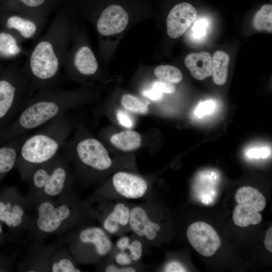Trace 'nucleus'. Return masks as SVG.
Returning a JSON list of instances; mask_svg holds the SVG:
<instances>
[{
    "instance_id": "25",
    "label": "nucleus",
    "mask_w": 272,
    "mask_h": 272,
    "mask_svg": "<svg viewBox=\"0 0 272 272\" xmlns=\"http://www.w3.org/2000/svg\"><path fill=\"white\" fill-rule=\"evenodd\" d=\"M229 61V56L226 52L217 50L214 53L212 75L216 85H223L226 82Z\"/></svg>"
},
{
    "instance_id": "5",
    "label": "nucleus",
    "mask_w": 272,
    "mask_h": 272,
    "mask_svg": "<svg viewBox=\"0 0 272 272\" xmlns=\"http://www.w3.org/2000/svg\"><path fill=\"white\" fill-rule=\"evenodd\" d=\"M69 161L61 149L54 157L33 171L26 181L28 193L24 196L28 208L44 200L54 199L72 189L74 179Z\"/></svg>"
},
{
    "instance_id": "4",
    "label": "nucleus",
    "mask_w": 272,
    "mask_h": 272,
    "mask_svg": "<svg viewBox=\"0 0 272 272\" xmlns=\"http://www.w3.org/2000/svg\"><path fill=\"white\" fill-rule=\"evenodd\" d=\"M72 91L55 89L40 90L26 100L11 130V136L18 137L44 125L64 114L75 104Z\"/></svg>"
},
{
    "instance_id": "35",
    "label": "nucleus",
    "mask_w": 272,
    "mask_h": 272,
    "mask_svg": "<svg viewBox=\"0 0 272 272\" xmlns=\"http://www.w3.org/2000/svg\"><path fill=\"white\" fill-rule=\"evenodd\" d=\"M116 118L119 123L123 126L130 128L134 125L133 120L130 115L125 111L118 109L116 111Z\"/></svg>"
},
{
    "instance_id": "32",
    "label": "nucleus",
    "mask_w": 272,
    "mask_h": 272,
    "mask_svg": "<svg viewBox=\"0 0 272 272\" xmlns=\"http://www.w3.org/2000/svg\"><path fill=\"white\" fill-rule=\"evenodd\" d=\"M151 87L166 94H172L176 90L172 83L160 80L154 81Z\"/></svg>"
},
{
    "instance_id": "17",
    "label": "nucleus",
    "mask_w": 272,
    "mask_h": 272,
    "mask_svg": "<svg viewBox=\"0 0 272 272\" xmlns=\"http://www.w3.org/2000/svg\"><path fill=\"white\" fill-rule=\"evenodd\" d=\"M197 16L194 7L187 3L175 6L170 11L167 18V31L169 37L177 38L191 26Z\"/></svg>"
},
{
    "instance_id": "19",
    "label": "nucleus",
    "mask_w": 272,
    "mask_h": 272,
    "mask_svg": "<svg viewBox=\"0 0 272 272\" xmlns=\"http://www.w3.org/2000/svg\"><path fill=\"white\" fill-rule=\"evenodd\" d=\"M65 0H6L10 11L47 18L63 6Z\"/></svg>"
},
{
    "instance_id": "20",
    "label": "nucleus",
    "mask_w": 272,
    "mask_h": 272,
    "mask_svg": "<svg viewBox=\"0 0 272 272\" xmlns=\"http://www.w3.org/2000/svg\"><path fill=\"white\" fill-rule=\"evenodd\" d=\"M184 64L196 80H203L212 75V58L208 52L189 53L184 59Z\"/></svg>"
},
{
    "instance_id": "16",
    "label": "nucleus",
    "mask_w": 272,
    "mask_h": 272,
    "mask_svg": "<svg viewBox=\"0 0 272 272\" xmlns=\"http://www.w3.org/2000/svg\"><path fill=\"white\" fill-rule=\"evenodd\" d=\"M5 18L6 27L15 32L22 42L36 38L41 33L47 18L11 11Z\"/></svg>"
},
{
    "instance_id": "33",
    "label": "nucleus",
    "mask_w": 272,
    "mask_h": 272,
    "mask_svg": "<svg viewBox=\"0 0 272 272\" xmlns=\"http://www.w3.org/2000/svg\"><path fill=\"white\" fill-rule=\"evenodd\" d=\"M161 271L165 272H184L187 270L182 263L173 259L168 261L163 266Z\"/></svg>"
},
{
    "instance_id": "15",
    "label": "nucleus",
    "mask_w": 272,
    "mask_h": 272,
    "mask_svg": "<svg viewBox=\"0 0 272 272\" xmlns=\"http://www.w3.org/2000/svg\"><path fill=\"white\" fill-rule=\"evenodd\" d=\"M62 68L67 75L73 71L89 76L95 74L98 64L96 57L88 45H79L74 49L67 48L62 62Z\"/></svg>"
},
{
    "instance_id": "7",
    "label": "nucleus",
    "mask_w": 272,
    "mask_h": 272,
    "mask_svg": "<svg viewBox=\"0 0 272 272\" xmlns=\"http://www.w3.org/2000/svg\"><path fill=\"white\" fill-rule=\"evenodd\" d=\"M151 196L149 182L138 174L126 172H115L108 183L97 188L85 199L89 203L107 200H146Z\"/></svg>"
},
{
    "instance_id": "37",
    "label": "nucleus",
    "mask_w": 272,
    "mask_h": 272,
    "mask_svg": "<svg viewBox=\"0 0 272 272\" xmlns=\"http://www.w3.org/2000/svg\"><path fill=\"white\" fill-rule=\"evenodd\" d=\"M142 94L144 96L153 101L160 100L163 97L162 93L152 87L144 90Z\"/></svg>"
},
{
    "instance_id": "28",
    "label": "nucleus",
    "mask_w": 272,
    "mask_h": 272,
    "mask_svg": "<svg viewBox=\"0 0 272 272\" xmlns=\"http://www.w3.org/2000/svg\"><path fill=\"white\" fill-rule=\"evenodd\" d=\"M96 267L97 271L103 272H138L145 271L146 269V266L142 262L128 266H122L115 263L108 258Z\"/></svg>"
},
{
    "instance_id": "23",
    "label": "nucleus",
    "mask_w": 272,
    "mask_h": 272,
    "mask_svg": "<svg viewBox=\"0 0 272 272\" xmlns=\"http://www.w3.org/2000/svg\"><path fill=\"white\" fill-rule=\"evenodd\" d=\"M111 143L116 148L124 152L137 150L141 145V137L137 131L126 130L113 134Z\"/></svg>"
},
{
    "instance_id": "3",
    "label": "nucleus",
    "mask_w": 272,
    "mask_h": 272,
    "mask_svg": "<svg viewBox=\"0 0 272 272\" xmlns=\"http://www.w3.org/2000/svg\"><path fill=\"white\" fill-rule=\"evenodd\" d=\"M69 130V124L62 114L25 139L15 164L22 181L26 182L36 168L54 157L61 150Z\"/></svg>"
},
{
    "instance_id": "29",
    "label": "nucleus",
    "mask_w": 272,
    "mask_h": 272,
    "mask_svg": "<svg viewBox=\"0 0 272 272\" xmlns=\"http://www.w3.org/2000/svg\"><path fill=\"white\" fill-rule=\"evenodd\" d=\"M155 76L160 80L171 83L180 82L183 78L181 71L177 67L170 65H161L154 70Z\"/></svg>"
},
{
    "instance_id": "11",
    "label": "nucleus",
    "mask_w": 272,
    "mask_h": 272,
    "mask_svg": "<svg viewBox=\"0 0 272 272\" xmlns=\"http://www.w3.org/2000/svg\"><path fill=\"white\" fill-rule=\"evenodd\" d=\"M1 197L0 221L19 234L29 231L33 216L28 215V207L19 190L15 188L9 189Z\"/></svg>"
},
{
    "instance_id": "26",
    "label": "nucleus",
    "mask_w": 272,
    "mask_h": 272,
    "mask_svg": "<svg viewBox=\"0 0 272 272\" xmlns=\"http://www.w3.org/2000/svg\"><path fill=\"white\" fill-rule=\"evenodd\" d=\"M20 38L15 34L0 32V56L12 58L19 56L23 51Z\"/></svg>"
},
{
    "instance_id": "21",
    "label": "nucleus",
    "mask_w": 272,
    "mask_h": 272,
    "mask_svg": "<svg viewBox=\"0 0 272 272\" xmlns=\"http://www.w3.org/2000/svg\"><path fill=\"white\" fill-rule=\"evenodd\" d=\"M114 248L126 251L134 263L141 262L145 252L148 249L143 241L132 233L119 236L114 243Z\"/></svg>"
},
{
    "instance_id": "10",
    "label": "nucleus",
    "mask_w": 272,
    "mask_h": 272,
    "mask_svg": "<svg viewBox=\"0 0 272 272\" xmlns=\"http://www.w3.org/2000/svg\"><path fill=\"white\" fill-rule=\"evenodd\" d=\"M96 219L111 236L131 233L130 214L132 202L125 200H107L97 203Z\"/></svg>"
},
{
    "instance_id": "18",
    "label": "nucleus",
    "mask_w": 272,
    "mask_h": 272,
    "mask_svg": "<svg viewBox=\"0 0 272 272\" xmlns=\"http://www.w3.org/2000/svg\"><path fill=\"white\" fill-rule=\"evenodd\" d=\"M128 22V15L119 5H111L101 13L97 23L98 32L104 36H109L123 31Z\"/></svg>"
},
{
    "instance_id": "31",
    "label": "nucleus",
    "mask_w": 272,
    "mask_h": 272,
    "mask_svg": "<svg viewBox=\"0 0 272 272\" xmlns=\"http://www.w3.org/2000/svg\"><path fill=\"white\" fill-rule=\"evenodd\" d=\"M208 25V21L205 19L197 21L191 29L192 37L196 40H201L206 35Z\"/></svg>"
},
{
    "instance_id": "24",
    "label": "nucleus",
    "mask_w": 272,
    "mask_h": 272,
    "mask_svg": "<svg viewBox=\"0 0 272 272\" xmlns=\"http://www.w3.org/2000/svg\"><path fill=\"white\" fill-rule=\"evenodd\" d=\"M261 220L262 216L259 212L247 204H238L233 210V220L239 227L257 225Z\"/></svg>"
},
{
    "instance_id": "36",
    "label": "nucleus",
    "mask_w": 272,
    "mask_h": 272,
    "mask_svg": "<svg viewBox=\"0 0 272 272\" xmlns=\"http://www.w3.org/2000/svg\"><path fill=\"white\" fill-rule=\"evenodd\" d=\"M269 153L270 151L267 148H255L249 150L247 152V155L251 158H265L269 155Z\"/></svg>"
},
{
    "instance_id": "30",
    "label": "nucleus",
    "mask_w": 272,
    "mask_h": 272,
    "mask_svg": "<svg viewBox=\"0 0 272 272\" xmlns=\"http://www.w3.org/2000/svg\"><path fill=\"white\" fill-rule=\"evenodd\" d=\"M121 103L126 110L135 114H145L149 110L148 106L146 103L132 95H123L121 99Z\"/></svg>"
},
{
    "instance_id": "14",
    "label": "nucleus",
    "mask_w": 272,
    "mask_h": 272,
    "mask_svg": "<svg viewBox=\"0 0 272 272\" xmlns=\"http://www.w3.org/2000/svg\"><path fill=\"white\" fill-rule=\"evenodd\" d=\"M191 246L201 255L210 257L221 245V240L215 229L208 223L198 221L190 224L186 232Z\"/></svg>"
},
{
    "instance_id": "27",
    "label": "nucleus",
    "mask_w": 272,
    "mask_h": 272,
    "mask_svg": "<svg viewBox=\"0 0 272 272\" xmlns=\"http://www.w3.org/2000/svg\"><path fill=\"white\" fill-rule=\"evenodd\" d=\"M254 28L258 31L271 32L272 6L270 4L263 5L256 13L253 21Z\"/></svg>"
},
{
    "instance_id": "38",
    "label": "nucleus",
    "mask_w": 272,
    "mask_h": 272,
    "mask_svg": "<svg viewBox=\"0 0 272 272\" xmlns=\"http://www.w3.org/2000/svg\"><path fill=\"white\" fill-rule=\"evenodd\" d=\"M265 247L270 252H272V227L267 231L264 241Z\"/></svg>"
},
{
    "instance_id": "2",
    "label": "nucleus",
    "mask_w": 272,
    "mask_h": 272,
    "mask_svg": "<svg viewBox=\"0 0 272 272\" xmlns=\"http://www.w3.org/2000/svg\"><path fill=\"white\" fill-rule=\"evenodd\" d=\"M34 208L35 215L29 233V238L34 241L59 236L96 221L92 204L81 198L73 189L54 199L41 201Z\"/></svg>"
},
{
    "instance_id": "12",
    "label": "nucleus",
    "mask_w": 272,
    "mask_h": 272,
    "mask_svg": "<svg viewBox=\"0 0 272 272\" xmlns=\"http://www.w3.org/2000/svg\"><path fill=\"white\" fill-rule=\"evenodd\" d=\"M32 95L29 82L22 71H15L12 77L0 80V120L12 109H21Z\"/></svg>"
},
{
    "instance_id": "9",
    "label": "nucleus",
    "mask_w": 272,
    "mask_h": 272,
    "mask_svg": "<svg viewBox=\"0 0 272 272\" xmlns=\"http://www.w3.org/2000/svg\"><path fill=\"white\" fill-rule=\"evenodd\" d=\"M159 214L158 206L152 197L132 202L129 220L131 233L141 239L148 249L159 242L162 234Z\"/></svg>"
},
{
    "instance_id": "6",
    "label": "nucleus",
    "mask_w": 272,
    "mask_h": 272,
    "mask_svg": "<svg viewBox=\"0 0 272 272\" xmlns=\"http://www.w3.org/2000/svg\"><path fill=\"white\" fill-rule=\"evenodd\" d=\"M78 263L95 266L111 253L114 243L100 226L88 225L59 236Z\"/></svg>"
},
{
    "instance_id": "39",
    "label": "nucleus",
    "mask_w": 272,
    "mask_h": 272,
    "mask_svg": "<svg viewBox=\"0 0 272 272\" xmlns=\"http://www.w3.org/2000/svg\"><path fill=\"white\" fill-rule=\"evenodd\" d=\"M2 234H3V228H2V224L0 221V236L2 235Z\"/></svg>"
},
{
    "instance_id": "34",
    "label": "nucleus",
    "mask_w": 272,
    "mask_h": 272,
    "mask_svg": "<svg viewBox=\"0 0 272 272\" xmlns=\"http://www.w3.org/2000/svg\"><path fill=\"white\" fill-rule=\"evenodd\" d=\"M215 108V103L212 101L208 100L199 103L197 106L195 114L199 117L211 113Z\"/></svg>"
},
{
    "instance_id": "22",
    "label": "nucleus",
    "mask_w": 272,
    "mask_h": 272,
    "mask_svg": "<svg viewBox=\"0 0 272 272\" xmlns=\"http://www.w3.org/2000/svg\"><path fill=\"white\" fill-rule=\"evenodd\" d=\"M237 204H247L258 212L264 210L266 199L257 189L251 186H243L237 189L235 193Z\"/></svg>"
},
{
    "instance_id": "8",
    "label": "nucleus",
    "mask_w": 272,
    "mask_h": 272,
    "mask_svg": "<svg viewBox=\"0 0 272 272\" xmlns=\"http://www.w3.org/2000/svg\"><path fill=\"white\" fill-rule=\"evenodd\" d=\"M71 157L82 182L87 184L94 180L97 174L108 170L113 165L105 147L98 140L92 138L80 140L75 146L74 156Z\"/></svg>"
},
{
    "instance_id": "13",
    "label": "nucleus",
    "mask_w": 272,
    "mask_h": 272,
    "mask_svg": "<svg viewBox=\"0 0 272 272\" xmlns=\"http://www.w3.org/2000/svg\"><path fill=\"white\" fill-rule=\"evenodd\" d=\"M30 246L25 257L19 265V270L28 272H51L55 252L62 243L58 236L54 241L44 245L40 240Z\"/></svg>"
},
{
    "instance_id": "1",
    "label": "nucleus",
    "mask_w": 272,
    "mask_h": 272,
    "mask_svg": "<svg viewBox=\"0 0 272 272\" xmlns=\"http://www.w3.org/2000/svg\"><path fill=\"white\" fill-rule=\"evenodd\" d=\"M70 36L69 14L63 6L30 50L22 68L32 94L38 90L55 88L69 48Z\"/></svg>"
}]
</instances>
